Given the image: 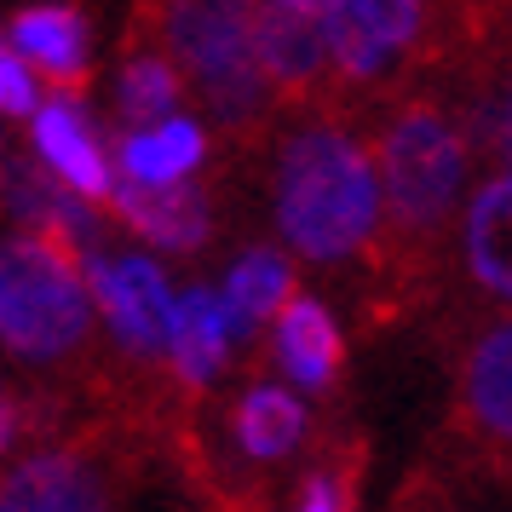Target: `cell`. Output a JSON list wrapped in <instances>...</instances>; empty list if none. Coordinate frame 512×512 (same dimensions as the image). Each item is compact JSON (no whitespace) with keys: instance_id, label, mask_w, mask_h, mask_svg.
<instances>
[{"instance_id":"cell-1","label":"cell","mask_w":512,"mask_h":512,"mask_svg":"<svg viewBox=\"0 0 512 512\" xmlns=\"http://www.w3.org/2000/svg\"><path fill=\"white\" fill-rule=\"evenodd\" d=\"M386 219L380 162L340 133V127H305L282 144L277 162V231L311 265H340L363 254Z\"/></svg>"},{"instance_id":"cell-2","label":"cell","mask_w":512,"mask_h":512,"mask_svg":"<svg viewBox=\"0 0 512 512\" xmlns=\"http://www.w3.org/2000/svg\"><path fill=\"white\" fill-rule=\"evenodd\" d=\"M93 282H87V248L64 236L12 231L0 254V340L18 363H64L93 334Z\"/></svg>"},{"instance_id":"cell-3","label":"cell","mask_w":512,"mask_h":512,"mask_svg":"<svg viewBox=\"0 0 512 512\" xmlns=\"http://www.w3.org/2000/svg\"><path fill=\"white\" fill-rule=\"evenodd\" d=\"M162 47L225 133H248L271 110L277 93L259 64V0H162Z\"/></svg>"},{"instance_id":"cell-4","label":"cell","mask_w":512,"mask_h":512,"mask_svg":"<svg viewBox=\"0 0 512 512\" xmlns=\"http://www.w3.org/2000/svg\"><path fill=\"white\" fill-rule=\"evenodd\" d=\"M380 190H386V225L397 242H438V231L455 219L466 190V133L449 110L432 98H409L374 144Z\"/></svg>"},{"instance_id":"cell-5","label":"cell","mask_w":512,"mask_h":512,"mask_svg":"<svg viewBox=\"0 0 512 512\" xmlns=\"http://www.w3.org/2000/svg\"><path fill=\"white\" fill-rule=\"evenodd\" d=\"M426 0H340L334 6V81L346 93L386 87L420 41Z\"/></svg>"},{"instance_id":"cell-6","label":"cell","mask_w":512,"mask_h":512,"mask_svg":"<svg viewBox=\"0 0 512 512\" xmlns=\"http://www.w3.org/2000/svg\"><path fill=\"white\" fill-rule=\"evenodd\" d=\"M87 282H93L98 311L110 317V334L133 357H167L173 351V323L179 300L167 294V277L139 254H87Z\"/></svg>"},{"instance_id":"cell-7","label":"cell","mask_w":512,"mask_h":512,"mask_svg":"<svg viewBox=\"0 0 512 512\" xmlns=\"http://www.w3.org/2000/svg\"><path fill=\"white\" fill-rule=\"evenodd\" d=\"M0 512H110V489L75 449H41L6 472Z\"/></svg>"},{"instance_id":"cell-8","label":"cell","mask_w":512,"mask_h":512,"mask_svg":"<svg viewBox=\"0 0 512 512\" xmlns=\"http://www.w3.org/2000/svg\"><path fill=\"white\" fill-rule=\"evenodd\" d=\"M6 47L24 58L29 70H41L58 87V98H75L81 104V87H87V52H93V35H87V18L75 6H29L6 24Z\"/></svg>"},{"instance_id":"cell-9","label":"cell","mask_w":512,"mask_h":512,"mask_svg":"<svg viewBox=\"0 0 512 512\" xmlns=\"http://www.w3.org/2000/svg\"><path fill=\"white\" fill-rule=\"evenodd\" d=\"M110 208L121 213V225L156 248H173V254H190L202 248L213 231V213H208V190L196 185H167V190H150V185H133L116 173V190H110Z\"/></svg>"},{"instance_id":"cell-10","label":"cell","mask_w":512,"mask_h":512,"mask_svg":"<svg viewBox=\"0 0 512 512\" xmlns=\"http://www.w3.org/2000/svg\"><path fill=\"white\" fill-rule=\"evenodd\" d=\"M35 150H41V167H47L52 179H64L81 202H110L116 167L104 156V144L93 139V127L81 121L75 98L41 104V116H35Z\"/></svg>"},{"instance_id":"cell-11","label":"cell","mask_w":512,"mask_h":512,"mask_svg":"<svg viewBox=\"0 0 512 512\" xmlns=\"http://www.w3.org/2000/svg\"><path fill=\"white\" fill-rule=\"evenodd\" d=\"M455 409L478 438L512 449V323L489 328L484 340L466 351Z\"/></svg>"},{"instance_id":"cell-12","label":"cell","mask_w":512,"mask_h":512,"mask_svg":"<svg viewBox=\"0 0 512 512\" xmlns=\"http://www.w3.org/2000/svg\"><path fill=\"white\" fill-rule=\"evenodd\" d=\"M461 254L472 282L512 305V173H495L478 185L461 219Z\"/></svg>"},{"instance_id":"cell-13","label":"cell","mask_w":512,"mask_h":512,"mask_svg":"<svg viewBox=\"0 0 512 512\" xmlns=\"http://www.w3.org/2000/svg\"><path fill=\"white\" fill-rule=\"evenodd\" d=\"M208 156V133L196 121L173 116L162 127H144V133H121L116 144V173L133 185L167 190V185H190V173Z\"/></svg>"},{"instance_id":"cell-14","label":"cell","mask_w":512,"mask_h":512,"mask_svg":"<svg viewBox=\"0 0 512 512\" xmlns=\"http://www.w3.org/2000/svg\"><path fill=\"white\" fill-rule=\"evenodd\" d=\"M277 363L294 386H305V392L334 386V374L346 363V340H340V323L328 317V305L300 294V300L282 311L277 317Z\"/></svg>"},{"instance_id":"cell-15","label":"cell","mask_w":512,"mask_h":512,"mask_svg":"<svg viewBox=\"0 0 512 512\" xmlns=\"http://www.w3.org/2000/svg\"><path fill=\"white\" fill-rule=\"evenodd\" d=\"M231 346H236V328H231L225 294H213V288L179 294V323H173V351H167V363L179 369V380L185 386H208L213 374L225 369Z\"/></svg>"},{"instance_id":"cell-16","label":"cell","mask_w":512,"mask_h":512,"mask_svg":"<svg viewBox=\"0 0 512 512\" xmlns=\"http://www.w3.org/2000/svg\"><path fill=\"white\" fill-rule=\"evenodd\" d=\"M179 98H185V70L167 58V47L127 52V64L116 70V116L127 121V133H144V127L173 121Z\"/></svg>"},{"instance_id":"cell-17","label":"cell","mask_w":512,"mask_h":512,"mask_svg":"<svg viewBox=\"0 0 512 512\" xmlns=\"http://www.w3.org/2000/svg\"><path fill=\"white\" fill-rule=\"evenodd\" d=\"M300 300L294 294V271L288 259L271 254V248H254L231 265V282H225V305H231V328L236 340H248L259 323H277L288 305Z\"/></svg>"},{"instance_id":"cell-18","label":"cell","mask_w":512,"mask_h":512,"mask_svg":"<svg viewBox=\"0 0 512 512\" xmlns=\"http://www.w3.org/2000/svg\"><path fill=\"white\" fill-rule=\"evenodd\" d=\"M305 438V403L288 386H254L236 403V443L254 461H282Z\"/></svg>"},{"instance_id":"cell-19","label":"cell","mask_w":512,"mask_h":512,"mask_svg":"<svg viewBox=\"0 0 512 512\" xmlns=\"http://www.w3.org/2000/svg\"><path fill=\"white\" fill-rule=\"evenodd\" d=\"M0 104L6 116H41V93H35V70H29L18 52H0Z\"/></svg>"},{"instance_id":"cell-20","label":"cell","mask_w":512,"mask_h":512,"mask_svg":"<svg viewBox=\"0 0 512 512\" xmlns=\"http://www.w3.org/2000/svg\"><path fill=\"white\" fill-rule=\"evenodd\" d=\"M484 144H489V156H495V167H501V173H512V81H507V93L489 104Z\"/></svg>"},{"instance_id":"cell-21","label":"cell","mask_w":512,"mask_h":512,"mask_svg":"<svg viewBox=\"0 0 512 512\" xmlns=\"http://www.w3.org/2000/svg\"><path fill=\"white\" fill-rule=\"evenodd\" d=\"M294 512H346V501H340V484L328 478V472H317L311 484H305V495H300V507Z\"/></svg>"},{"instance_id":"cell-22","label":"cell","mask_w":512,"mask_h":512,"mask_svg":"<svg viewBox=\"0 0 512 512\" xmlns=\"http://www.w3.org/2000/svg\"><path fill=\"white\" fill-rule=\"evenodd\" d=\"M259 6H271V12H294V18H311V24L334 29V6H340V0H259Z\"/></svg>"}]
</instances>
